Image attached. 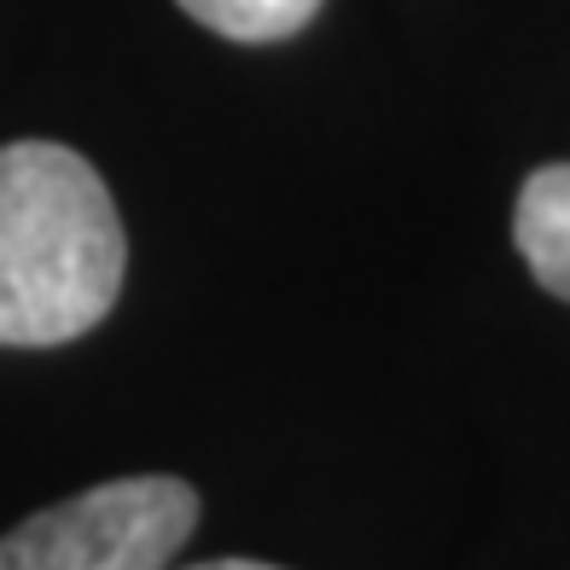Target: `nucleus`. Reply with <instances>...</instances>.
Returning <instances> with one entry per match:
<instances>
[{"instance_id": "obj_4", "label": "nucleus", "mask_w": 570, "mask_h": 570, "mask_svg": "<svg viewBox=\"0 0 570 570\" xmlns=\"http://www.w3.org/2000/svg\"><path fill=\"white\" fill-rule=\"evenodd\" d=\"M175 7L227 41H285L321 12V0H175Z\"/></svg>"}, {"instance_id": "obj_2", "label": "nucleus", "mask_w": 570, "mask_h": 570, "mask_svg": "<svg viewBox=\"0 0 570 570\" xmlns=\"http://www.w3.org/2000/svg\"><path fill=\"white\" fill-rule=\"evenodd\" d=\"M198 524L180 478H117L0 535V570H169Z\"/></svg>"}, {"instance_id": "obj_5", "label": "nucleus", "mask_w": 570, "mask_h": 570, "mask_svg": "<svg viewBox=\"0 0 570 570\" xmlns=\"http://www.w3.org/2000/svg\"><path fill=\"white\" fill-rule=\"evenodd\" d=\"M193 570H274V564H256V559H210V564H193Z\"/></svg>"}, {"instance_id": "obj_1", "label": "nucleus", "mask_w": 570, "mask_h": 570, "mask_svg": "<svg viewBox=\"0 0 570 570\" xmlns=\"http://www.w3.org/2000/svg\"><path fill=\"white\" fill-rule=\"evenodd\" d=\"M122 292V222L99 169L70 146H0V350L94 332Z\"/></svg>"}, {"instance_id": "obj_3", "label": "nucleus", "mask_w": 570, "mask_h": 570, "mask_svg": "<svg viewBox=\"0 0 570 570\" xmlns=\"http://www.w3.org/2000/svg\"><path fill=\"white\" fill-rule=\"evenodd\" d=\"M512 239L530 274L570 303V164H548L518 187Z\"/></svg>"}]
</instances>
